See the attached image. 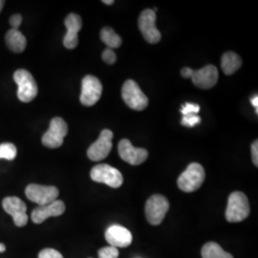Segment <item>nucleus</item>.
<instances>
[{"label": "nucleus", "mask_w": 258, "mask_h": 258, "mask_svg": "<svg viewBox=\"0 0 258 258\" xmlns=\"http://www.w3.org/2000/svg\"><path fill=\"white\" fill-rule=\"evenodd\" d=\"M249 200L241 191H234L230 195L226 210V219L231 223L245 220L249 215Z\"/></svg>", "instance_id": "nucleus-1"}, {"label": "nucleus", "mask_w": 258, "mask_h": 258, "mask_svg": "<svg viewBox=\"0 0 258 258\" xmlns=\"http://www.w3.org/2000/svg\"><path fill=\"white\" fill-rule=\"evenodd\" d=\"M206 173L203 166L197 163H192L177 180V184L184 192H194L197 190L205 181Z\"/></svg>", "instance_id": "nucleus-2"}, {"label": "nucleus", "mask_w": 258, "mask_h": 258, "mask_svg": "<svg viewBox=\"0 0 258 258\" xmlns=\"http://www.w3.org/2000/svg\"><path fill=\"white\" fill-rule=\"evenodd\" d=\"M14 80L19 86L18 97L22 102H32L37 97L38 89L34 77L27 70L19 69L15 72Z\"/></svg>", "instance_id": "nucleus-3"}, {"label": "nucleus", "mask_w": 258, "mask_h": 258, "mask_svg": "<svg viewBox=\"0 0 258 258\" xmlns=\"http://www.w3.org/2000/svg\"><path fill=\"white\" fill-rule=\"evenodd\" d=\"M121 97L126 105L133 110L142 111L148 107V97L141 90L138 83L133 80H128L123 83Z\"/></svg>", "instance_id": "nucleus-4"}, {"label": "nucleus", "mask_w": 258, "mask_h": 258, "mask_svg": "<svg viewBox=\"0 0 258 258\" xmlns=\"http://www.w3.org/2000/svg\"><path fill=\"white\" fill-rule=\"evenodd\" d=\"M90 176L94 182L107 184L113 188L120 187L123 182V178L120 171L106 164L94 166L90 172Z\"/></svg>", "instance_id": "nucleus-5"}, {"label": "nucleus", "mask_w": 258, "mask_h": 258, "mask_svg": "<svg viewBox=\"0 0 258 258\" xmlns=\"http://www.w3.org/2000/svg\"><path fill=\"white\" fill-rule=\"evenodd\" d=\"M168 209L169 203L165 196L160 194L152 195L146 204V216L148 221L154 226L160 225L164 220Z\"/></svg>", "instance_id": "nucleus-6"}, {"label": "nucleus", "mask_w": 258, "mask_h": 258, "mask_svg": "<svg viewBox=\"0 0 258 258\" xmlns=\"http://www.w3.org/2000/svg\"><path fill=\"white\" fill-rule=\"evenodd\" d=\"M25 194L30 201L38 204L39 206H46L55 202L58 197L59 191L53 185L31 184L27 185Z\"/></svg>", "instance_id": "nucleus-7"}, {"label": "nucleus", "mask_w": 258, "mask_h": 258, "mask_svg": "<svg viewBox=\"0 0 258 258\" xmlns=\"http://www.w3.org/2000/svg\"><path fill=\"white\" fill-rule=\"evenodd\" d=\"M68 133V125L63 119L55 117L52 119L50 126L42 137V144L49 148H57L62 146L64 137Z\"/></svg>", "instance_id": "nucleus-8"}, {"label": "nucleus", "mask_w": 258, "mask_h": 258, "mask_svg": "<svg viewBox=\"0 0 258 258\" xmlns=\"http://www.w3.org/2000/svg\"><path fill=\"white\" fill-rule=\"evenodd\" d=\"M138 25L148 42L155 44L160 41L161 33L156 27V13L153 10H145L142 12L139 17Z\"/></svg>", "instance_id": "nucleus-9"}, {"label": "nucleus", "mask_w": 258, "mask_h": 258, "mask_svg": "<svg viewBox=\"0 0 258 258\" xmlns=\"http://www.w3.org/2000/svg\"><path fill=\"white\" fill-rule=\"evenodd\" d=\"M102 94V85L98 78L88 75L82 83L81 102L85 106H92L99 102Z\"/></svg>", "instance_id": "nucleus-10"}, {"label": "nucleus", "mask_w": 258, "mask_h": 258, "mask_svg": "<svg viewBox=\"0 0 258 258\" xmlns=\"http://www.w3.org/2000/svg\"><path fill=\"white\" fill-rule=\"evenodd\" d=\"M113 132L109 129H103L99 139L87 150V156L94 162H99L109 155L112 149Z\"/></svg>", "instance_id": "nucleus-11"}, {"label": "nucleus", "mask_w": 258, "mask_h": 258, "mask_svg": "<svg viewBox=\"0 0 258 258\" xmlns=\"http://www.w3.org/2000/svg\"><path fill=\"white\" fill-rule=\"evenodd\" d=\"M2 207L4 211L13 217L16 226L24 227L27 225V207L20 198L16 196L6 197L2 201Z\"/></svg>", "instance_id": "nucleus-12"}, {"label": "nucleus", "mask_w": 258, "mask_h": 258, "mask_svg": "<svg viewBox=\"0 0 258 258\" xmlns=\"http://www.w3.org/2000/svg\"><path fill=\"white\" fill-rule=\"evenodd\" d=\"M118 148L120 158L132 166L141 165L148 159V150L145 148L133 147L127 139L121 140Z\"/></svg>", "instance_id": "nucleus-13"}, {"label": "nucleus", "mask_w": 258, "mask_h": 258, "mask_svg": "<svg viewBox=\"0 0 258 258\" xmlns=\"http://www.w3.org/2000/svg\"><path fill=\"white\" fill-rule=\"evenodd\" d=\"M218 70L214 65L209 64L199 70H194L191 80L195 86L201 89H211L218 82Z\"/></svg>", "instance_id": "nucleus-14"}, {"label": "nucleus", "mask_w": 258, "mask_h": 258, "mask_svg": "<svg viewBox=\"0 0 258 258\" xmlns=\"http://www.w3.org/2000/svg\"><path fill=\"white\" fill-rule=\"evenodd\" d=\"M105 239L114 248H126L132 243L131 232L119 225H113L105 231Z\"/></svg>", "instance_id": "nucleus-15"}, {"label": "nucleus", "mask_w": 258, "mask_h": 258, "mask_svg": "<svg viewBox=\"0 0 258 258\" xmlns=\"http://www.w3.org/2000/svg\"><path fill=\"white\" fill-rule=\"evenodd\" d=\"M65 212V205L60 200H55V202L49 204L46 206H39L37 209H35L31 218L34 223L41 224L45 221L49 217H55L60 216Z\"/></svg>", "instance_id": "nucleus-16"}, {"label": "nucleus", "mask_w": 258, "mask_h": 258, "mask_svg": "<svg viewBox=\"0 0 258 258\" xmlns=\"http://www.w3.org/2000/svg\"><path fill=\"white\" fill-rule=\"evenodd\" d=\"M65 26L67 29V33L63 38V44L67 49H74L78 46V33L83 26V21L81 17L76 14L68 15L65 19Z\"/></svg>", "instance_id": "nucleus-17"}, {"label": "nucleus", "mask_w": 258, "mask_h": 258, "mask_svg": "<svg viewBox=\"0 0 258 258\" xmlns=\"http://www.w3.org/2000/svg\"><path fill=\"white\" fill-rule=\"evenodd\" d=\"M6 43L10 49L15 53H21L27 45L26 37L17 29H11L6 34Z\"/></svg>", "instance_id": "nucleus-18"}, {"label": "nucleus", "mask_w": 258, "mask_h": 258, "mask_svg": "<svg viewBox=\"0 0 258 258\" xmlns=\"http://www.w3.org/2000/svg\"><path fill=\"white\" fill-rule=\"evenodd\" d=\"M242 65V59L239 55L233 52H227L222 55L221 68L226 75L234 74L239 70Z\"/></svg>", "instance_id": "nucleus-19"}, {"label": "nucleus", "mask_w": 258, "mask_h": 258, "mask_svg": "<svg viewBox=\"0 0 258 258\" xmlns=\"http://www.w3.org/2000/svg\"><path fill=\"white\" fill-rule=\"evenodd\" d=\"M203 258H233L231 253L225 251L221 246L215 242H208L201 250Z\"/></svg>", "instance_id": "nucleus-20"}, {"label": "nucleus", "mask_w": 258, "mask_h": 258, "mask_svg": "<svg viewBox=\"0 0 258 258\" xmlns=\"http://www.w3.org/2000/svg\"><path fill=\"white\" fill-rule=\"evenodd\" d=\"M101 39L109 49L119 48L121 45V38L111 27H104L101 31Z\"/></svg>", "instance_id": "nucleus-21"}, {"label": "nucleus", "mask_w": 258, "mask_h": 258, "mask_svg": "<svg viewBox=\"0 0 258 258\" xmlns=\"http://www.w3.org/2000/svg\"><path fill=\"white\" fill-rule=\"evenodd\" d=\"M18 154V149L14 144L4 143L0 145V159H6L13 161Z\"/></svg>", "instance_id": "nucleus-22"}, {"label": "nucleus", "mask_w": 258, "mask_h": 258, "mask_svg": "<svg viewBox=\"0 0 258 258\" xmlns=\"http://www.w3.org/2000/svg\"><path fill=\"white\" fill-rule=\"evenodd\" d=\"M200 122H201V118L197 114H190V115L184 116L181 120V123L186 127H194Z\"/></svg>", "instance_id": "nucleus-23"}, {"label": "nucleus", "mask_w": 258, "mask_h": 258, "mask_svg": "<svg viewBox=\"0 0 258 258\" xmlns=\"http://www.w3.org/2000/svg\"><path fill=\"white\" fill-rule=\"evenodd\" d=\"M119 249L114 247H104L99 250V258H118Z\"/></svg>", "instance_id": "nucleus-24"}, {"label": "nucleus", "mask_w": 258, "mask_h": 258, "mask_svg": "<svg viewBox=\"0 0 258 258\" xmlns=\"http://www.w3.org/2000/svg\"><path fill=\"white\" fill-rule=\"evenodd\" d=\"M199 111H200V105L196 103H191V102L184 103L181 108V113L183 114V116L190 115V114H198Z\"/></svg>", "instance_id": "nucleus-25"}, {"label": "nucleus", "mask_w": 258, "mask_h": 258, "mask_svg": "<svg viewBox=\"0 0 258 258\" xmlns=\"http://www.w3.org/2000/svg\"><path fill=\"white\" fill-rule=\"evenodd\" d=\"M102 57L103 61L109 65L114 64L116 62V60H117V56H116L115 52L112 49H109V48H107V49H105L103 51Z\"/></svg>", "instance_id": "nucleus-26"}, {"label": "nucleus", "mask_w": 258, "mask_h": 258, "mask_svg": "<svg viewBox=\"0 0 258 258\" xmlns=\"http://www.w3.org/2000/svg\"><path fill=\"white\" fill-rule=\"evenodd\" d=\"M38 258H63V256L56 249H44L38 253Z\"/></svg>", "instance_id": "nucleus-27"}, {"label": "nucleus", "mask_w": 258, "mask_h": 258, "mask_svg": "<svg viewBox=\"0 0 258 258\" xmlns=\"http://www.w3.org/2000/svg\"><path fill=\"white\" fill-rule=\"evenodd\" d=\"M21 23H22V17L19 14H16L10 18V24L13 29L18 30Z\"/></svg>", "instance_id": "nucleus-28"}, {"label": "nucleus", "mask_w": 258, "mask_h": 258, "mask_svg": "<svg viewBox=\"0 0 258 258\" xmlns=\"http://www.w3.org/2000/svg\"><path fill=\"white\" fill-rule=\"evenodd\" d=\"M251 157L254 166H258V142L254 141L251 145Z\"/></svg>", "instance_id": "nucleus-29"}, {"label": "nucleus", "mask_w": 258, "mask_h": 258, "mask_svg": "<svg viewBox=\"0 0 258 258\" xmlns=\"http://www.w3.org/2000/svg\"><path fill=\"white\" fill-rule=\"evenodd\" d=\"M192 73H194V69H191V68H189V67H184V68L182 69V71H181L182 77L185 78V79L191 78Z\"/></svg>", "instance_id": "nucleus-30"}, {"label": "nucleus", "mask_w": 258, "mask_h": 258, "mask_svg": "<svg viewBox=\"0 0 258 258\" xmlns=\"http://www.w3.org/2000/svg\"><path fill=\"white\" fill-rule=\"evenodd\" d=\"M251 104L255 107L256 109V114L258 113V97L257 96H254L253 98H251Z\"/></svg>", "instance_id": "nucleus-31"}, {"label": "nucleus", "mask_w": 258, "mask_h": 258, "mask_svg": "<svg viewBox=\"0 0 258 258\" xmlns=\"http://www.w3.org/2000/svg\"><path fill=\"white\" fill-rule=\"evenodd\" d=\"M102 3H104L106 5H112V4H114V0H103Z\"/></svg>", "instance_id": "nucleus-32"}, {"label": "nucleus", "mask_w": 258, "mask_h": 258, "mask_svg": "<svg viewBox=\"0 0 258 258\" xmlns=\"http://www.w3.org/2000/svg\"><path fill=\"white\" fill-rule=\"evenodd\" d=\"M5 245L4 244H2V243H0V252H4L5 251Z\"/></svg>", "instance_id": "nucleus-33"}, {"label": "nucleus", "mask_w": 258, "mask_h": 258, "mask_svg": "<svg viewBox=\"0 0 258 258\" xmlns=\"http://www.w3.org/2000/svg\"><path fill=\"white\" fill-rule=\"evenodd\" d=\"M4 4H5V1H3V0H0V12H1V10H2V8H3Z\"/></svg>", "instance_id": "nucleus-34"}]
</instances>
